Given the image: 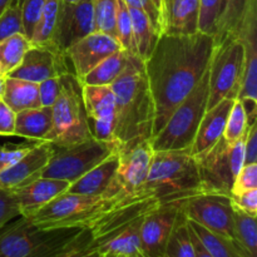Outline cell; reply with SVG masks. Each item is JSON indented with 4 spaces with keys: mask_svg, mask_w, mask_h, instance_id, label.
Wrapping results in <instances>:
<instances>
[{
    "mask_svg": "<svg viewBox=\"0 0 257 257\" xmlns=\"http://www.w3.org/2000/svg\"><path fill=\"white\" fill-rule=\"evenodd\" d=\"M212 49V35L200 32L191 35L163 33L157 38L150 55L143 60L155 105L152 137L206 74Z\"/></svg>",
    "mask_w": 257,
    "mask_h": 257,
    "instance_id": "obj_1",
    "label": "cell"
},
{
    "mask_svg": "<svg viewBox=\"0 0 257 257\" xmlns=\"http://www.w3.org/2000/svg\"><path fill=\"white\" fill-rule=\"evenodd\" d=\"M115 97L113 141L117 151H125L153 135L155 105L143 62L131 54L122 74L110 84Z\"/></svg>",
    "mask_w": 257,
    "mask_h": 257,
    "instance_id": "obj_2",
    "label": "cell"
},
{
    "mask_svg": "<svg viewBox=\"0 0 257 257\" xmlns=\"http://www.w3.org/2000/svg\"><path fill=\"white\" fill-rule=\"evenodd\" d=\"M138 193L161 203H177L205 193L200 168L190 151H153L147 178Z\"/></svg>",
    "mask_w": 257,
    "mask_h": 257,
    "instance_id": "obj_3",
    "label": "cell"
},
{
    "mask_svg": "<svg viewBox=\"0 0 257 257\" xmlns=\"http://www.w3.org/2000/svg\"><path fill=\"white\" fill-rule=\"evenodd\" d=\"M84 228L42 230L19 216L0 230V257H62Z\"/></svg>",
    "mask_w": 257,
    "mask_h": 257,
    "instance_id": "obj_4",
    "label": "cell"
},
{
    "mask_svg": "<svg viewBox=\"0 0 257 257\" xmlns=\"http://www.w3.org/2000/svg\"><path fill=\"white\" fill-rule=\"evenodd\" d=\"M117 201L105 196H87L65 192L43 206L28 220L42 230L90 228Z\"/></svg>",
    "mask_w": 257,
    "mask_h": 257,
    "instance_id": "obj_5",
    "label": "cell"
},
{
    "mask_svg": "<svg viewBox=\"0 0 257 257\" xmlns=\"http://www.w3.org/2000/svg\"><path fill=\"white\" fill-rule=\"evenodd\" d=\"M208 73L178 104L162 130L151 138L153 151H191L198 125L207 110Z\"/></svg>",
    "mask_w": 257,
    "mask_h": 257,
    "instance_id": "obj_6",
    "label": "cell"
},
{
    "mask_svg": "<svg viewBox=\"0 0 257 257\" xmlns=\"http://www.w3.org/2000/svg\"><path fill=\"white\" fill-rule=\"evenodd\" d=\"M62 89L52 107V130L44 138L54 146H68L92 138L82 98V85L72 72L60 75Z\"/></svg>",
    "mask_w": 257,
    "mask_h": 257,
    "instance_id": "obj_7",
    "label": "cell"
},
{
    "mask_svg": "<svg viewBox=\"0 0 257 257\" xmlns=\"http://www.w3.org/2000/svg\"><path fill=\"white\" fill-rule=\"evenodd\" d=\"M245 49L238 38H227L213 43L208 64L207 109L225 98L237 99L242 80Z\"/></svg>",
    "mask_w": 257,
    "mask_h": 257,
    "instance_id": "obj_8",
    "label": "cell"
},
{
    "mask_svg": "<svg viewBox=\"0 0 257 257\" xmlns=\"http://www.w3.org/2000/svg\"><path fill=\"white\" fill-rule=\"evenodd\" d=\"M117 151L114 142L92 137L68 146H54V153L42 177L73 183Z\"/></svg>",
    "mask_w": 257,
    "mask_h": 257,
    "instance_id": "obj_9",
    "label": "cell"
},
{
    "mask_svg": "<svg viewBox=\"0 0 257 257\" xmlns=\"http://www.w3.org/2000/svg\"><path fill=\"white\" fill-rule=\"evenodd\" d=\"M245 137L246 133L233 145L221 138L207 152L196 157L205 193L231 196L233 181L245 165Z\"/></svg>",
    "mask_w": 257,
    "mask_h": 257,
    "instance_id": "obj_10",
    "label": "cell"
},
{
    "mask_svg": "<svg viewBox=\"0 0 257 257\" xmlns=\"http://www.w3.org/2000/svg\"><path fill=\"white\" fill-rule=\"evenodd\" d=\"M117 152L119 156L117 171L104 196L114 200H122L137 195L141 191L147 178L153 150L151 140H148L137 143L130 150Z\"/></svg>",
    "mask_w": 257,
    "mask_h": 257,
    "instance_id": "obj_11",
    "label": "cell"
},
{
    "mask_svg": "<svg viewBox=\"0 0 257 257\" xmlns=\"http://www.w3.org/2000/svg\"><path fill=\"white\" fill-rule=\"evenodd\" d=\"M186 218L233 240V207L230 196L201 193L180 202Z\"/></svg>",
    "mask_w": 257,
    "mask_h": 257,
    "instance_id": "obj_12",
    "label": "cell"
},
{
    "mask_svg": "<svg viewBox=\"0 0 257 257\" xmlns=\"http://www.w3.org/2000/svg\"><path fill=\"white\" fill-rule=\"evenodd\" d=\"M95 32L93 0H80L75 4L60 2L57 25L49 44L65 54L74 43Z\"/></svg>",
    "mask_w": 257,
    "mask_h": 257,
    "instance_id": "obj_13",
    "label": "cell"
},
{
    "mask_svg": "<svg viewBox=\"0 0 257 257\" xmlns=\"http://www.w3.org/2000/svg\"><path fill=\"white\" fill-rule=\"evenodd\" d=\"M67 57L52 44H32L22 63L7 77L38 83L69 73Z\"/></svg>",
    "mask_w": 257,
    "mask_h": 257,
    "instance_id": "obj_14",
    "label": "cell"
},
{
    "mask_svg": "<svg viewBox=\"0 0 257 257\" xmlns=\"http://www.w3.org/2000/svg\"><path fill=\"white\" fill-rule=\"evenodd\" d=\"M181 212L180 202L153 208L141 225V253L145 257H165L166 248Z\"/></svg>",
    "mask_w": 257,
    "mask_h": 257,
    "instance_id": "obj_15",
    "label": "cell"
},
{
    "mask_svg": "<svg viewBox=\"0 0 257 257\" xmlns=\"http://www.w3.org/2000/svg\"><path fill=\"white\" fill-rule=\"evenodd\" d=\"M82 98L93 137L114 142L115 97L110 85H82Z\"/></svg>",
    "mask_w": 257,
    "mask_h": 257,
    "instance_id": "obj_16",
    "label": "cell"
},
{
    "mask_svg": "<svg viewBox=\"0 0 257 257\" xmlns=\"http://www.w3.org/2000/svg\"><path fill=\"white\" fill-rule=\"evenodd\" d=\"M122 49L114 37L105 33L93 32L65 50V57L73 67V74L82 79L98 63Z\"/></svg>",
    "mask_w": 257,
    "mask_h": 257,
    "instance_id": "obj_17",
    "label": "cell"
},
{
    "mask_svg": "<svg viewBox=\"0 0 257 257\" xmlns=\"http://www.w3.org/2000/svg\"><path fill=\"white\" fill-rule=\"evenodd\" d=\"M53 153V143L45 141L38 142L15 165L0 172V190L14 192L42 177Z\"/></svg>",
    "mask_w": 257,
    "mask_h": 257,
    "instance_id": "obj_18",
    "label": "cell"
},
{
    "mask_svg": "<svg viewBox=\"0 0 257 257\" xmlns=\"http://www.w3.org/2000/svg\"><path fill=\"white\" fill-rule=\"evenodd\" d=\"M70 183L67 181L40 177L10 193L17 202L20 216L28 217L55 197L67 192Z\"/></svg>",
    "mask_w": 257,
    "mask_h": 257,
    "instance_id": "obj_19",
    "label": "cell"
},
{
    "mask_svg": "<svg viewBox=\"0 0 257 257\" xmlns=\"http://www.w3.org/2000/svg\"><path fill=\"white\" fill-rule=\"evenodd\" d=\"M237 38L245 49L242 80L237 99L257 102V10L246 18Z\"/></svg>",
    "mask_w": 257,
    "mask_h": 257,
    "instance_id": "obj_20",
    "label": "cell"
},
{
    "mask_svg": "<svg viewBox=\"0 0 257 257\" xmlns=\"http://www.w3.org/2000/svg\"><path fill=\"white\" fill-rule=\"evenodd\" d=\"M233 102L235 99L232 98H225L220 103L213 105L212 108H208L206 110L205 115L198 125L195 141H193L190 151L193 157H197V156L207 152L222 138Z\"/></svg>",
    "mask_w": 257,
    "mask_h": 257,
    "instance_id": "obj_21",
    "label": "cell"
},
{
    "mask_svg": "<svg viewBox=\"0 0 257 257\" xmlns=\"http://www.w3.org/2000/svg\"><path fill=\"white\" fill-rule=\"evenodd\" d=\"M200 0H163L165 33L191 35L198 33Z\"/></svg>",
    "mask_w": 257,
    "mask_h": 257,
    "instance_id": "obj_22",
    "label": "cell"
},
{
    "mask_svg": "<svg viewBox=\"0 0 257 257\" xmlns=\"http://www.w3.org/2000/svg\"><path fill=\"white\" fill-rule=\"evenodd\" d=\"M118 161H119V156L115 151L103 162H100L97 167L88 171L85 175L70 183L68 192L87 196H104L105 191L108 190L114 177Z\"/></svg>",
    "mask_w": 257,
    "mask_h": 257,
    "instance_id": "obj_23",
    "label": "cell"
},
{
    "mask_svg": "<svg viewBox=\"0 0 257 257\" xmlns=\"http://www.w3.org/2000/svg\"><path fill=\"white\" fill-rule=\"evenodd\" d=\"M257 10V0H222L213 43L237 38L246 18Z\"/></svg>",
    "mask_w": 257,
    "mask_h": 257,
    "instance_id": "obj_24",
    "label": "cell"
},
{
    "mask_svg": "<svg viewBox=\"0 0 257 257\" xmlns=\"http://www.w3.org/2000/svg\"><path fill=\"white\" fill-rule=\"evenodd\" d=\"M52 130V107H39L17 113L14 136L42 142Z\"/></svg>",
    "mask_w": 257,
    "mask_h": 257,
    "instance_id": "obj_25",
    "label": "cell"
},
{
    "mask_svg": "<svg viewBox=\"0 0 257 257\" xmlns=\"http://www.w3.org/2000/svg\"><path fill=\"white\" fill-rule=\"evenodd\" d=\"M2 100L15 113L42 107L38 83L28 82L19 78L5 77Z\"/></svg>",
    "mask_w": 257,
    "mask_h": 257,
    "instance_id": "obj_26",
    "label": "cell"
},
{
    "mask_svg": "<svg viewBox=\"0 0 257 257\" xmlns=\"http://www.w3.org/2000/svg\"><path fill=\"white\" fill-rule=\"evenodd\" d=\"M143 217L135 220L124 230H122L114 237L98 247V257H114L115 255L137 257L140 255L141 225H142Z\"/></svg>",
    "mask_w": 257,
    "mask_h": 257,
    "instance_id": "obj_27",
    "label": "cell"
},
{
    "mask_svg": "<svg viewBox=\"0 0 257 257\" xmlns=\"http://www.w3.org/2000/svg\"><path fill=\"white\" fill-rule=\"evenodd\" d=\"M131 53L119 49L98 63L82 79H78L82 85H110L120 74L130 62Z\"/></svg>",
    "mask_w": 257,
    "mask_h": 257,
    "instance_id": "obj_28",
    "label": "cell"
},
{
    "mask_svg": "<svg viewBox=\"0 0 257 257\" xmlns=\"http://www.w3.org/2000/svg\"><path fill=\"white\" fill-rule=\"evenodd\" d=\"M233 242L242 257L257 256L256 217L233 208Z\"/></svg>",
    "mask_w": 257,
    "mask_h": 257,
    "instance_id": "obj_29",
    "label": "cell"
},
{
    "mask_svg": "<svg viewBox=\"0 0 257 257\" xmlns=\"http://www.w3.org/2000/svg\"><path fill=\"white\" fill-rule=\"evenodd\" d=\"M130 8L131 18H132V33H133V48L135 55H137L141 60H146L150 55L156 40L157 34L151 24L150 19L143 10L138 8Z\"/></svg>",
    "mask_w": 257,
    "mask_h": 257,
    "instance_id": "obj_30",
    "label": "cell"
},
{
    "mask_svg": "<svg viewBox=\"0 0 257 257\" xmlns=\"http://www.w3.org/2000/svg\"><path fill=\"white\" fill-rule=\"evenodd\" d=\"M188 227L197 236L200 242L212 257H242L237 250L233 240L212 232L193 221L187 220Z\"/></svg>",
    "mask_w": 257,
    "mask_h": 257,
    "instance_id": "obj_31",
    "label": "cell"
},
{
    "mask_svg": "<svg viewBox=\"0 0 257 257\" xmlns=\"http://www.w3.org/2000/svg\"><path fill=\"white\" fill-rule=\"evenodd\" d=\"M30 47L32 42L23 33H17L0 42V73L8 75L14 70Z\"/></svg>",
    "mask_w": 257,
    "mask_h": 257,
    "instance_id": "obj_32",
    "label": "cell"
},
{
    "mask_svg": "<svg viewBox=\"0 0 257 257\" xmlns=\"http://www.w3.org/2000/svg\"><path fill=\"white\" fill-rule=\"evenodd\" d=\"M165 257H196L187 218L183 215L182 211L180 212L177 223L168 241Z\"/></svg>",
    "mask_w": 257,
    "mask_h": 257,
    "instance_id": "obj_33",
    "label": "cell"
},
{
    "mask_svg": "<svg viewBox=\"0 0 257 257\" xmlns=\"http://www.w3.org/2000/svg\"><path fill=\"white\" fill-rule=\"evenodd\" d=\"M60 0H47L39 20L34 28L30 42L32 44H49L57 25Z\"/></svg>",
    "mask_w": 257,
    "mask_h": 257,
    "instance_id": "obj_34",
    "label": "cell"
},
{
    "mask_svg": "<svg viewBox=\"0 0 257 257\" xmlns=\"http://www.w3.org/2000/svg\"><path fill=\"white\" fill-rule=\"evenodd\" d=\"M118 0H93L95 32L105 33L115 38V17Z\"/></svg>",
    "mask_w": 257,
    "mask_h": 257,
    "instance_id": "obj_35",
    "label": "cell"
},
{
    "mask_svg": "<svg viewBox=\"0 0 257 257\" xmlns=\"http://www.w3.org/2000/svg\"><path fill=\"white\" fill-rule=\"evenodd\" d=\"M248 123L246 117L245 108L240 99H235L232 108H231L230 115H228L227 123H226L225 131H223L222 138L227 145H233L237 142L241 137L247 132Z\"/></svg>",
    "mask_w": 257,
    "mask_h": 257,
    "instance_id": "obj_36",
    "label": "cell"
},
{
    "mask_svg": "<svg viewBox=\"0 0 257 257\" xmlns=\"http://www.w3.org/2000/svg\"><path fill=\"white\" fill-rule=\"evenodd\" d=\"M115 39L118 40L122 49L127 50L131 54H135L132 18H131L130 8L123 0H118L117 17H115Z\"/></svg>",
    "mask_w": 257,
    "mask_h": 257,
    "instance_id": "obj_37",
    "label": "cell"
},
{
    "mask_svg": "<svg viewBox=\"0 0 257 257\" xmlns=\"http://www.w3.org/2000/svg\"><path fill=\"white\" fill-rule=\"evenodd\" d=\"M222 0H200L198 32L215 37Z\"/></svg>",
    "mask_w": 257,
    "mask_h": 257,
    "instance_id": "obj_38",
    "label": "cell"
},
{
    "mask_svg": "<svg viewBox=\"0 0 257 257\" xmlns=\"http://www.w3.org/2000/svg\"><path fill=\"white\" fill-rule=\"evenodd\" d=\"M17 33H23L22 9L15 5H10L0 15V42Z\"/></svg>",
    "mask_w": 257,
    "mask_h": 257,
    "instance_id": "obj_39",
    "label": "cell"
},
{
    "mask_svg": "<svg viewBox=\"0 0 257 257\" xmlns=\"http://www.w3.org/2000/svg\"><path fill=\"white\" fill-rule=\"evenodd\" d=\"M47 0H24L22 5L23 34L27 38H32L34 28L39 20L42 10Z\"/></svg>",
    "mask_w": 257,
    "mask_h": 257,
    "instance_id": "obj_40",
    "label": "cell"
},
{
    "mask_svg": "<svg viewBox=\"0 0 257 257\" xmlns=\"http://www.w3.org/2000/svg\"><path fill=\"white\" fill-rule=\"evenodd\" d=\"M38 142H27L22 145H13V143H7V145L0 146V172L7 168L12 167L13 165L18 162L25 153L29 152Z\"/></svg>",
    "mask_w": 257,
    "mask_h": 257,
    "instance_id": "obj_41",
    "label": "cell"
},
{
    "mask_svg": "<svg viewBox=\"0 0 257 257\" xmlns=\"http://www.w3.org/2000/svg\"><path fill=\"white\" fill-rule=\"evenodd\" d=\"M257 188V163L243 165L231 188V196L240 195L246 191Z\"/></svg>",
    "mask_w": 257,
    "mask_h": 257,
    "instance_id": "obj_42",
    "label": "cell"
},
{
    "mask_svg": "<svg viewBox=\"0 0 257 257\" xmlns=\"http://www.w3.org/2000/svg\"><path fill=\"white\" fill-rule=\"evenodd\" d=\"M62 257H98V247L93 242L90 231L84 228L78 242Z\"/></svg>",
    "mask_w": 257,
    "mask_h": 257,
    "instance_id": "obj_43",
    "label": "cell"
},
{
    "mask_svg": "<svg viewBox=\"0 0 257 257\" xmlns=\"http://www.w3.org/2000/svg\"><path fill=\"white\" fill-rule=\"evenodd\" d=\"M38 85H39V98L42 107H53L62 89L60 77L49 78L40 82Z\"/></svg>",
    "mask_w": 257,
    "mask_h": 257,
    "instance_id": "obj_44",
    "label": "cell"
},
{
    "mask_svg": "<svg viewBox=\"0 0 257 257\" xmlns=\"http://www.w3.org/2000/svg\"><path fill=\"white\" fill-rule=\"evenodd\" d=\"M19 216V208L12 193L0 190V230Z\"/></svg>",
    "mask_w": 257,
    "mask_h": 257,
    "instance_id": "obj_45",
    "label": "cell"
},
{
    "mask_svg": "<svg viewBox=\"0 0 257 257\" xmlns=\"http://www.w3.org/2000/svg\"><path fill=\"white\" fill-rule=\"evenodd\" d=\"M232 207L247 215L257 217V188L246 191L236 196H230Z\"/></svg>",
    "mask_w": 257,
    "mask_h": 257,
    "instance_id": "obj_46",
    "label": "cell"
},
{
    "mask_svg": "<svg viewBox=\"0 0 257 257\" xmlns=\"http://www.w3.org/2000/svg\"><path fill=\"white\" fill-rule=\"evenodd\" d=\"M17 113L0 99V136H14Z\"/></svg>",
    "mask_w": 257,
    "mask_h": 257,
    "instance_id": "obj_47",
    "label": "cell"
},
{
    "mask_svg": "<svg viewBox=\"0 0 257 257\" xmlns=\"http://www.w3.org/2000/svg\"><path fill=\"white\" fill-rule=\"evenodd\" d=\"M257 163V122L248 125L245 137V165Z\"/></svg>",
    "mask_w": 257,
    "mask_h": 257,
    "instance_id": "obj_48",
    "label": "cell"
},
{
    "mask_svg": "<svg viewBox=\"0 0 257 257\" xmlns=\"http://www.w3.org/2000/svg\"><path fill=\"white\" fill-rule=\"evenodd\" d=\"M190 233H191V240H192V243H193V248H195L196 257H212L210 253L207 252V251H206V248L203 247L202 243L200 242V240L197 238V236H196L195 233L191 231V228H190Z\"/></svg>",
    "mask_w": 257,
    "mask_h": 257,
    "instance_id": "obj_49",
    "label": "cell"
},
{
    "mask_svg": "<svg viewBox=\"0 0 257 257\" xmlns=\"http://www.w3.org/2000/svg\"><path fill=\"white\" fill-rule=\"evenodd\" d=\"M12 3L13 0H0V15H2L3 13H4L10 5H12Z\"/></svg>",
    "mask_w": 257,
    "mask_h": 257,
    "instance_id": "obj_50",
    "label": "cell"
},
{
    "mask_svg": "<svg viewBox=\"0 0 257 257\" xmlns=\"http://www.w3.org/2000/svg\"><path fill=\"white\" fill-rule=\"evenodd\" d=\"M153 3H155L156 8L158 9V12L161 13V15H162V19H163V0H152ZM163 24H165V20H163Z\"/></svg>",
    "mask_w": 257,
    "mask_h": 257,
    "instance_id": "obj_51",
    "label": "cell"
},
{
    "mask_svg": "<svg viewBox=\"0 0 257 257\" xmlns=\"http://www.w3.org/2000/svg\"><path fill=\"white\" fill-rule=\"evenodd\" d=\"M5 77L7 75H3L0 74V99L3 97V92H4V83H5Z\"/></svg>",
    "mask_w": 257,
    "mask_h": 257,
    "instance_id": "obj_52",
    "label": "cell"
},
{
    "mask_svg": "<svg viewBox=\"0 0 257 257\" xmlns=\"http://www.w3.org/2000/svg\"><path fill=\"white\" fill-rule=\"evenodd\" d=\"M23 3H24V0H13L12 5H15V7H19V8H22Z\"/></svg>",
    "mask_w": 257,
    "mask_h": 257,
    "instance_id": "obj_53",
    "label": "cell"
},
{
    "mask_svg": "<svg viewBox=\"0 0 257 257\" xmlns=\"http://www.w3.org/2000/svg\"><path fill=\"white\" fill-rule=\"evenodd\" d=\"M62 3H65V4H75V3L80 2V0H60Z\"/></svg>",
    "mask_w": 257,
    "mask_h": 257,
    "instance_id": "obj_54",
    "label": "cell"
},
{
    "mask_svg": "<svg viewBox=\"0 0 257 257\" xmlns=\"http://www.w3.org/2000/svg\"><path fill=\"white\" fill-rule=\"evenodd\" d=\"M114 257H130V256H125V255H115Z\"/></svg>",
    "mask_w": 257,
    "mask_h": 257,
    "instance_id": "obj_55",
    "label": "cell"
},
{
    "mask_svg": "<svg viewBox=\"0 0 257 257\" xmlns=\"http://www.w3.org/2000/svg\"><path fill=\"white\" fill-rule=\"evenodd\" d=\"M137 257H145V256H143V255H142V253H140V255H138Z\"/></svg>",
    "mask_w": 257,
    "mask_h": 257,
    "instance_id": "obj_56",
    "label": "cell"
},
{
    "mask_svg": "<svg viewBox=\"0 0 257 257\" xmlns=\"http://www.w3.org/2000/svg\"><path fill=\"white\" fill-rule=\"evenodd\" d=\"M0 74H2V73H0Z\"/></svg>",
    "mask_w": 257,
    "mask_h": 257,
    "instance_id": "obj_57",
    "label": "cell"
}]
</instances>
